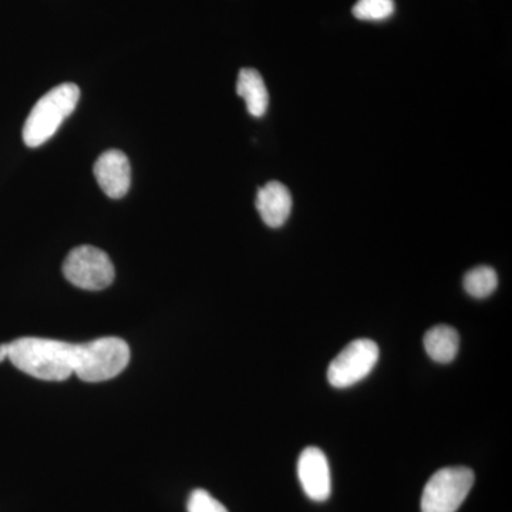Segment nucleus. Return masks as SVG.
<instances>
[{
  "label": "nucleus",
  "instance_id": "nucleus-1",
  "mask_svg": "<svg viewBox=\"0 0 512 512\" xmlns=\"http://www.w3.org/2000/svg\"><path fill=\"white\" fill-rule=\"evenodd\" d=\"M9 359L26 375L47 382H63L73 375L74 343L20 338L9 343Z\"/></svg>",
  "mask_w": 512,
  "mask_h": 512
},
{
  "label": "nucleus",
  "instance_id": "nucleus-5",
  "mask_svg": "<svg viewBox=\"0 0 512 512\" xmlns=\"http://www.w3.org/2000/svg\"><path fill=\"white\" fill-rule=\"evenodd\" d=\"M63 274L70 284L84 291H103L114 281V266L106 252L90 245L70 251L64 259Z\"/></svg>",
  "mask_w": 512,
  "mask_h": 512
},
{
  "label": "nucleus",
  "instance_id": "nucleus-12",
  "mask_svg": "<svg viewBox=\"0 0 512 512\" xmlns=\"http://www.w3.org/2000/svg\"><path fill=\"white\" fill-rule=\"evenodd\" d=\"M464 289L473 298H488L498 286L497 272L491 266H477L464 276Z\"/></svg>",
  "mask_w": 512,
  "mask_h": 512
},
{
  "label": "nucleus",
  "instance_id": "nucleus-14",
  "mask_svg": "<svg viewBox=\"0 0 512 512\" xmlns=\"http://www.w3.org/2000/svg\"><path fill=\"white\" fill-rule=\"evenodd\" d=\"M188 512H228L227 508L215 500L208 491L194 490L187 504Z\"/></svg>",
  "mask_w": 512,
  "mask_h": 512
},
{
  "label": "nucleus",
  "instance_id": "nucleus-15",
  "mask_svg": "<svg viewBox=\"0 0 512 512\" xmlns=\"http://www.w3.org/2000/svg\"><path fill=\"white\" fill-rule=\"evenodd\" d=\"M6 359H9V343L0 345V363L5 362Z\"/></svg>",
  "mask_w": 512,
  "mask_h": 512
},
{
  "label": "nucleus",
  "instance_id": "nucleus-13",
  "mask_svg": "<svg viewBox=\"0 0 512 512\" xmlns=\"http://www.w3.org/2000/svg\"><path fill=\"white\" fill-rule=\"evenodd\" d=\"M394 9V0H357L352 13L356 19L365 22H382L392 18Z\"/></svg>",
  "mask_w": 512,
  "mask_h": 512
},
{
  "label": "nucleus",
  "instance_id": "nucleus-9",
  "mask_svg": "<svg viewBox=\"0 0 512 512\" xmlns=\"http://www.w3.org/2000/svg\"><path fill=\"white\" fill-rule=\"evenodd\" d=\"M255 207L268 227L281 228L292 212L291 192L279 181H269L259 188Z\"/></svg>",
  "mask_w": 512,
  "mask_h": 512
},
{
  "label": "nucleus",
  "instance_id": "nucleus-7",
  "mask_svg": "<svg viewBox=\"0 0 512 512\" xmlns=\"http://www.w3.org/2000/svg\"><path fill=\"white\" fill-rule=\"evenodd\" d=\"M299 481L305 494L316 503L328 500L332 493V480L328 458L318 447H308L302 451L298 461Z\"/></svg>",
  "mask_w": 512,
  "mask_h": 512
},
{
  "label": "nucleus",
  "instance_id": "nucleus-8",
  "mask_svg": "<svg viewBox=\"0 0 512 512\" xmlns=\"http://www.w3.org/2000/svg\"><path fill=\"white\" fill-rule=\"evenodd\" d=\"M93 173L107 197L113 200L126 197L131 185V165L123 151L109 150L101 154Z\"/></svg>",
  "mask_w": 512,
  "mask_h": 512
},
{
  "label": "nucleus",
  "instance_id": "nucleus-11",
  "mask_svg": "<svg viewBox=\"0 0 512 512\" xmlns=\"http://www.w3.org/2000/svg\"><path fill=\"white\" fill-rule=\"evenodd\" d=\"M460 348L457 330L447 325L434 326L424 335V349L437 363L453 362Z\"/></svg>",
  "mask_w": 512,
  "mask_h": 512
},
{
  "label": "nucleus",
  "instance_id": "nucleus-10",
  "mask_svg": "<svg viewBox=\"0 0 512 512\" xmlns=\"http://www.w3.org/2000/svg\"><path fill=\"white\" fill-rule=\"evenodd\" d=\"M237 93L247 104L248 113L256 119L265 116L269 107V94L261 73L255 69L239 70L237 80Z\"/></svg>",
  "mask_w": 512,
  "mask_h": 512
},
{
  "label": "nucleus",
  "instance_id": "nucleus-3",
  "mask_svg": "<svg viewBox=\"0 0 512 512\" xmlns=\"http://www.w3.org/2000/svg\"><path fill=\"white\" fill-rule=\"evenodd\" d=\"M130 362L123 339L101 338L74 345L73 375L87 383L106 382L119 376Z\"/></svg>",
  "mask_w": 512,
  "mask_h": 512
},
{
  "label": "nucleus",
  "instance_id": "nucleus-2",
  "mask_svg": "<svg viewBox=\"0 0 512 512\" xmlns=\"http://www.w3.org/2000/svg\"><path fill=\"white\" fill-rule=\"evenodd\" d=\"M80 99V89L73 83H63L49 90L30 111L23 127L26 146L36 148L55 136L67 117L72 116Z\"/></svg>",
  "mask_w": 512,
  "mask_h": 512
},
{
  "label": "nucleus",
  "instance_id": "nucleus-6",
  "mask_svg": "<svg viewBox=\"0 0 512 512\" xmlns=\"http://www.w3.org/2000/svg\"><path fill=\"white\" fill-rule=\"evenodd\" d=\"M379 355V346L373 340H353L330 363L328 369L330 386L346 389L359 383L375 369Z\"/></svg>",
  "mask_w": 512,
  "mask_h": 512
},
{
  "label": "nucleus",
  "instance_id": "nucleus-4",
  "mask_svg": "<svg viewBox=\"0 0 512 512\" xmlns=\"http://www.w3.org/2000/svg\"><path fill=\"white\" fill-rule=\"evenodd\" d=\"M474 480L470 468H441L424 487L421 512H456L473 488Z\"/></svg>",
  "mask_w": 512,
  "mask_h": 512
}]
</instances>
